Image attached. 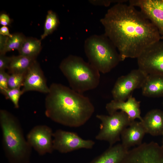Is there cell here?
Instances as JSON below:
<instances>
[{
	"label": "cell",
	"mask_w": 163,
	"mask_h": 163,
	"mask_svg": "<svg viewBox=\"0 0 163 163\" xmlns=\"http://www.w3.org/2000/svg\"><path fill=\"white\" fill-rule=\"evenodd\" d=\"M124 3H116L100 20L104 34L117 48L122 61L137 58L147 48L163 38L140 10Z\"/></svg>",
	"instance_id": "6da1fadb"
},
{
	"label": "cell",
	"mask_w": 163,
	"mask_h": 163,
	"mask_svg": "<svg viewBox=\"0 0 163 163\" xmlns=\"http://www.w3.org/2000/svg\"><path fill=\"white\" fill-rule=\"evenodd\" d=\"M45 101V114L54 122L70 127L84 125L94 111L90 99L62 84L53 83Z\"/></svg>",
	"instance_id": "7a4b0ae2"
},
{
	"label": "cell",
	"mask_w": 163,
	"mask_h": 163,
	"mask_svg": "<svg viewBox=\"0 0 163 163\" xmlns=\"http://www.w3.org/2000/svg\"><path fill=\"white\" fill-rule=\"evenodd\" d=\"M2 143L10 163H29L32 148L24 136L17 118L8 111L0 110Z\"/></svg>",
	"instance_id": "3957f363"
},
{
	"label": "cell",
	"mask_w": 163,
	"mask_h": 163,
	"mask_svg": "<svg viewBox=\"0 0 163 163\" xmlns=\"http://www.w3.org/2000/svg\"><path fill=\"white\" fill-rule=\"evenodd\" d=\"M59 68L66 78L71 88L82 94L98 85L99 71L81 57L70 55L61 62Z\"/></svg>",
	"instance_id": "277c9868"
},
{
	"label": "cell",
	"mask_w": 163,
	"mask_h": 163,
	"mask_svg": "<svg viewBox=\"0 0 163 163\" xmlns=\"http://www.w3.org/2000/svg\"><path fill=\"white\" fill-rule=\"evenodd\" d=\"M84 48L88 62L103 73L109 72L122 61L117 48L104 34L87 38Z\"/></svg>",
	"instance_id": "5b68a950"
},
{
	"label": "cell",
	"mask_w": 163,
	"mask_h": 163,
	"mask_svg": "<svg viewBox=\"0 0 163 163\" xmlns=\"http://www.w3.org/2000/svg\"><path fill=\"white\" fill-rule=\"evenodd\" d=\"M96 117L101 123L95 139L108 142L109 146L120 140L122 133L133 121L126 113L120 111L108 115L97 114Z\"/></svg>",
	"instance_id": "8992f818"
},
{
	"label": "cell",
	"mask_w": 163,
	"mask_h": 163,
	"mask_svg": "<svg viewBox=\"0 0 163 163\" xmlns=\"http://www.w3.org/2000/svg\"><path fill=\"white\" fill-rule=\"evenodd\" d=\"M148 75L139 69L132 70L116 81L111 93L113 99L126 101L134 90L141 88Z\"/></svg>",
	"instance_id": "52a82bcc"
},
{
	"label": "cell",
	"mask_w": 163,
	"mask_h": 163,
	"mask_svg": "<svg viewBox=\"0 0 163 163\" xmlns=\"http://www.w3.org/2000/svg\"><path fill=\"white\" fill-rule=\"evenodd\" d=\"M137 59L138 68L147 75H163V38L147 48Z\"/></svg>",
	"instance_id": "ba28073f"
},
{
	"label": "cell",
	"mask_w": 163,
	"mask_h": 163,
	"mask_svg": "<svg viewBox=\"0 0 163 163\" xmlns=\"http://www.w3.org/2000/svg\"><path fill=\"white\" fill-rule=\"evenodd\" d=\"M95 144L91 139H84L76 133L58 129L53 132V145L54 150L66 153L81 149H91Z\"/></svg>",
	"instance_id": "9c48e42d"
},
{
	"label": "cell",
	"mask_w": 163,
	"mask_h": 163,
	"mask_svg": "<svg viewBox=\"0 0 163 163\" xmlns=\"http://www.w3.org/2000/svg\"><path fill=\"white\" fill-rule=\"evenodd\" d=\"M120 163H163V149L153 141L143 143L129 150Z\"/></svg>",
	"instance_id": "30bf717a"
},
{
	"label": "cell",
	"mask_w": 163,
	"mask_h": 163,
	"mask_svg": "<svg viewBox=\"0 0 163 163\" xmlns=\"http://www.w3.org/2000/svg\"><path fill=\"white\" fill-rule=\"evenodd\" d=\"M53 132L46 125H38L28 133L26 139L32 148L40 155L51 153L54 150L53 145Z\"/></svg>",
	"instance_id": "8fae6325"
},
{
	"label": "cell",
	"mask_w": 163,
	"mask_h": 163,
	"mask_svg": "<svg viewBox=\"0 0 163 163\" xmlns=\"http://www.w3.org/2000/svg\"><path fill=\"white\" fill-rule=\"evenodd\" d=\"M129 4L137 7L145 16L157 27L163 37V0H133Z\"/></svg>",
	"instance_id": "7c38bea8"
},
{
	"label": "cell",
	"mask_w": 163,
	"mask_h": 163,
	"mask_svg": "<svg viewBox=\"0 0 163 163\" xmlns=\"http://www.w3.org/2000/svg\"><path fill=\"white\" fill-rule=\"evenodd\" d=\"M23 94L30 91H36L48 94L50 88L39 63L36 60L26 72L24 79Z\"/></svg>",
	"instance_id": "4fadbf2b"
},
{
	"label": "cell",
	"mask_w": 163,
	"mask_h": 163,
	"mask_svg": "<svg viewBox=\"0 0 163 163\" xmlns=\"http://www.w3.org/2000/svg\"><path fill=\"white\" fill-rule=\"evenodd\" d=\"M140 102L132 95L126 101L113 100L106 105V109L109 115L120 110L126 113L132 121L136 119L140 121L142 117L141 115Z\"/></svg>",
	"instance_id": "5bb4252c"
},
{
	"label": "cell",
	"mask_w": 163,
	"mask_h": 163,
	"mask_svg": "<svg viewBox=\"0 0 163 163\" xmlns=\"http://www.w3.org/2000/svg\"><path fill=\"white\" fill-rule=\"evenodd\" d=\"M141 121H133L121 133L120 139L122 145L126 148L138 146L141 144L146 134Z\"/></svg>",
	"instance_id": "9a60e30c"
},
{
	"label": "cell",
	"mask_w": 163,
	"mask_h": 163,
	"mask_svg": "<svg viewBox=\"0 0 163 163\" xmlns=\"http://www.w3.org/2000/svg\"><path fill=\"white\" fill-rule=\"evenodd\" d=\"M141 121L146 133L153 136L163 135V110L157 109L150 110Z\"/></svg>",
	"instance_id": "2e32d148"
},
{
	"label": "cell",
	"mask_w": 163,
	"mask_h": 163,
	"mask_svg": "<svg viewBox=\"0 0 163 163\" xmlns=\"http://www.w3.org/2000/svg\"><path fill=\"white\" fill-rule=\"evenodd\" d=\"M128 150L121 143L114 145L88 163H120Z\"/></svg>",
	"instance_id": "e0dca14e"
},
{
	"label": "cell",
	"mask_w": 163,
	"mask_h": 163,
	"mask_svg": "<svg viewBox=\"0 0 163 163\" xmlns=\"http://www.w3.org/2000/svg\"><path fill=\"white\" fill-rule=\"evenodd\" d=\"M141 88L145 96L163 97V75H148Z\"/></svg>",
	"instance_id": "ac0fdd59"
},
{
	"label": "cell",
	"mask_w": 163,
	"mask_h": 163,
	"mask_svg": "<svg viewBox=\"0 0 163 163\" xmlns=\"http://www.w3.org/2000/svg\"><path fill=\"white\" fill-rule=\"evenodd\" d=\"M36 60V58L20 55L12 56L8 69V72L11 74L14 73L26 74Z\"/></svg>",
	"instance_id": "d6986e66"
},
{
	"label": "cell",
	"mask_w": 163,
	"mask_h": 163,
	"mask_svg": "<svg viewBox=\"0 0 163 163\" xmlns=\"http://www.w3.org/2000/svg\"><path fill=\"white\" fill-rule=\"evenodd\" d=\"M41 40L35 38L26 37L18 51L19 55L36 58L42 49Z\"/></svg>",
	"instance_id": "ffe728a7"
},
{
	"label": "cell",
	"mask_w": 163,
	"mask_h": 163,
	"mask_svg": "<svg viewBox=\"0 0 163 163\" xmlns=\"http://www.w3.org/2000/svg\"><path fill=\"white\" fill-rule=\"evenodd\" d=\"M59 24V20L57 14L52 10H49L44 22V31L41 36V40L56 30Z\"/></svg>",
	"instance_id": "44dd1931"
},
{
	"label": "cell",
	"mask_w": 163,
	"mask_h": 163,
	"mask_svg": "<svg viewBox=\"0 0 163 163\" xmlns=\"http://www.w3.org/2000/svg\"><path fill=\"white\" fill-rule=\"evenodd\" d=\"M26 38L21 33L12 34L11 37H8L5 47L2 54H1L5 55L6 53L14 50L18 51Z\"/></svg>",
	"instance_id": "7402d4cb"
},
{
	"label": "cell",
	"mask_w": 163,
	"mask_h": 163,
	"mask_svg": "<svg viewBox=\"0 0 163 163\" xmlns=\"http://www.w3.org/2000/svg\"><path fill=\"white\" fill-rule=\"evenodd\" d=\"M26 74L14 73L10 75L8 83L9 89L19 88L23 86Z\"/></svg>",
	"instance_id": "603a6c76"
},
{
	"label": "cell",
	"mask_w": 163,
	"mask_h": 163,
	"mask_svg": "<svg viewBox=\"0 0 163 163\" xmlns=\"http://www.w3.org/2000/svg\"><path fill=\"white\" fill-rule=\"evenodd\" d=\"M23 94L21 90L19 88H8L3 94L6 98L9 99L12 101L14 107L17 109L19 107V99Z\"/></svg>",
	"instance_id": "cb8c5ba5"
},
{
	"label": "cell",
	"mask_w": 163,
	"mask_h": 163,
	"mask_svg": "<svg viewBox=\"0 0 163 163\" xmlns=\"http://www.w3.org/2000/svg\"><path fill=\"white\" fill-rule=\"evenodd\" d=\"M9 75L5 71H0V91L3 94L9 88L8 83Z\"/></svg>",
	"instance_id": "d4e9b609"
},
{
	"label": "cell",
	"mask_w": 163,
	"mask_h": 163,
	"mask_svg": "<svg viewBox=\"0 0 163 163\" xmlns=\"http://www.w3.org/2000/svg\"><path fill=\"white\" fill-rule=\"evenodd\" d=\"M11 59V56L5 55L0 54V71H5L8 69Z\"/></svg>",
	"instance_id": "484cf974"
},
{
	"label": "cell",
	"mask_w": 163,
	"mask_h": 163,
	"mask_svg": "<svg viewBox=\"0 0 163 163\" xmlns=\"http://www.w3.org/2000/svg\"><path fill=\"white\" fill-rule=\"evenodd\" d=\"M89 2L92 4L95 5H104L107 6L110 5L111 3L120 2H125L126 0H91Z\"/></svg>",
	"instance_id": "4316f807"
},
{
	"label": "cell",
	"mask_w": 163,
	"mask_h": 163,
	"mask_svg": "<svg viewBox=\"0 0 163 163\" xmlns=\"http://www.w3.org/2000/svg\"><path fill=\"white\" fill-rule=\"evenodd\" d=\"M11 23L9 16L6 13H2L0 15V24L2 26H7Z\"/></svg>",
	"instance_id": "83f0119b"
},
{
	"label": "cell",
	"mask_w": 163,
	"mask_h": 163,
	"mask_svg": "<svg viewBox=\"0 0 163 163\" xmlns=\"http://www.w3.org/2000/svg\"><path fill=\"white\" fill-rule=\"evenodd\" d=\"M8 37L0 35V54H2L4 50Z\"/></svg>",
	"instance_id": "f1b7e54d"
},
{
	"label": "cell",
	"mask_w": 163,
	"mask_h": 163,
	"mask_svg": "<svg viewBox=\"0 0 163 163\" xmlns=\"http://www.w3.org/2000/svg\"><path fill=\"white\" fill-rule=\"evenodd\" d=\"M0 35L8 37H11L12 34L10 33L7 26H2L0 28Z\"/></svg>",
	"instance_id": "f546056e"
},
{
	"label": "cell",
	"mask_w": 163,
	"mask_h": 163,
	"mask_svg": "<svg viewBox=\"0 0 163 163\" xmlns=\"http://www.w3.org/2000/svg\"><path fill=\"white\" fill-rule=\"evenodd\" d=\"M162 136V142H161L162 143V145H161V147H162V148L163 149V135Z\"/></svg>",
	"instance_id": "4dcf8cb0"
},
{
	"label": "cell",
	"mask_w": 163,
	"mask_h": 163,
	"mask_svg": "<svg viewBox=\"0 0 163 163\" xmlns=\"http://www.w3.org/2000/svg\"><path fill=\"white\" fill-rule=\"evenodd\" d=\"M162 106H163V101L162 102Z\"/></svg>",
	"instance_id": "1f68e13d"
}]
</instances>
